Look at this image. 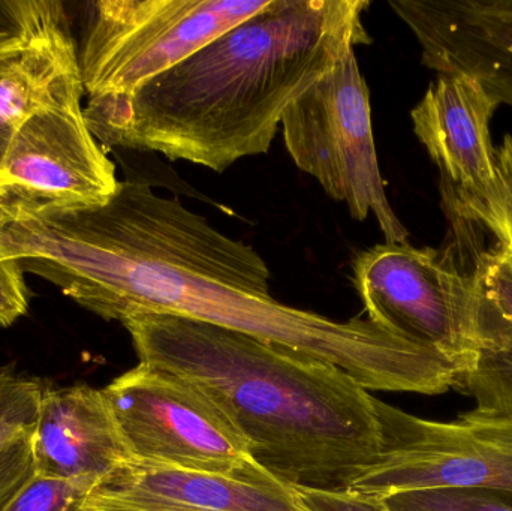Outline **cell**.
<instances>
[{"label":"cell","instance_id":"obj_1","mask_svg":"<svg viewBox=\"0 0 512 511\" xmlns=\"http://www.w3.org/2000/svg\"><path fill=\"white\" fill-rule=\"evenodd\" d=\"M6 212L9 257L104 320L204 321L331 363L366 390L442 395L456 386L454 363L372 321L283 305L252 246L149 183L120 182L107 203L90 209Z\"/></svg>","mask_w":512,"mask_h":511},{"label":"cell","instance_id":"obj_2","mask_svg":"<svg viewBox=\"0 0 512 511\" xmlns=\"http://www.w3.org/2000/svg\"><path fill=\"white\" fill-rule=\"evenodd\" d=\"M369 0H270L254 17L129 95L83 108L108 146L158 152L216 173L264 155L289 105L357 45Z\"/></svg>","mask_w":512,"mask_h":511},{"label":"cell","instance_id":"obj_3","mask_svg":"<svg viewBox=\"0 0 512 511\" xmlns=\"http://www.w3.org/2000/svg\"><path fill=\"white\" fill-rule=\"evenodd\" d=\"M140 363L209 396L252 459L292 488L346 491L381 452L376 398L315 357L170 314L125 318Z\"/></svg>","mask_w":512,"mask_h":511},{"label":"cell","instance_id":"obj_4","mask_svg":"<svg viewBox=\"0 0 512 511\" xmlns=\"http://www.w3.org/2000/svg\"><path fill=\"white\" fill-rule=\"evenodd\" d=\"M282 128L295 165L333 200L345 203L352 219L366 221L372 213L387 242L408 243V230L385 192L369 87L355 51L289 105Z\"/></svg>","mask_w":512,"mask_h":511},{"label":"cell","instance_id":"obj_5","mask_svg":"<svg viewBox=\"0 0 512 511\" xmlns=\"http://www.w3.org/2000/svg\"><path fill=\"white\" fill-rule=\"evenodd\" d=\"M270 0H101L78 53L84 92L129 95Z\"/></svg>","mask_w":512,"mask_h":511},{"label":"cell","instance_id":"obj_6","mask_svg":"<svg viewBox=\"0 0 512 511\" xmlns=\"http://www.w3.org/2000/svg\"><path fill=\"white\" fill-rule=\"evenodd\" d=\"M381 452L346 491L382 498L423 489L512 491V420L472 410L456 422L412 416L376 399Z\"/></svg>","mask_w":512,"mask_h":511},{"label":"cell","instance_id":"obj_7","mask_svg":"<svg viewBox=\"0 0 512 511\" xmlns=\"http://www.w3.org/2000/svg\"><path fill=\"white\" fill-rule=\"evenodd\" d=\"M354 285L376 326L441 354L460 369L475 345V282L448 255L409 243L375 245L352 263Z\"/></svg>","mask_w":512,"mask_h":511},{"label":"cell","instance_id":"obj_8","mask_svg":"<svg viewBox=\"0 0 512 511\" xmlns=\"http://www.w3.org/2000/svg\"><path fill=\"white\" fill-rule=\"evenodd\" d=\"M102 393L131 461L209 474H236L255 462L227 414L171 372L140 363Z\"/></svg>","mask_w":512,"mask_h":511},{"label":"cell","instance_id":"obj_9","mask_svg":"<svg viewBox=\"0 0 512 511\" xmlns=\"http://www.w3.org/2000/svg\"><path fill=\"white\" fill-rule=\"evenodd\" d=\"M119 186L116 165L87 126L81 104L30 117L0 167V201L30 212L101 206Z\"/></svg>","mask_w":512,"mask_h":511},{"label":"cell","instance_id":"obj_10","mask_svg":"<svg viewBox=\"0 0 512 511\" xmlns=\"http://www.w3.org/2000/svg\"><path fill=\"white\" fill-rule=\"evenodd\" d=\"M83 511H307L297 491L256 462L209 474L128 461L99 480Z\"/></svg>","mask_w":512,"mask_h":511},{"label":"cell","instance_id":"obj_11","mask_svg":"<svg viewBox=\"0 0 512 511\" xmlns=\"http://www.w3.org/2000/svg\"><path fill=\"white\" fill-rule=\"evenodd\" d=\"M421 47V62L438 74L478 78L512 107V0H390Z\"/></svg>","mask_w":512,"mask_h":511},{"label":"cell","instance_id":"obj_12","mask_svg":"<svg viewBox=\"0 0 512 511\" xmlns=\"http://www.w3.org/2000/svg\"><path fill=\"white\" fill-rule=\"evenodd\" d=\"M499 107L478 78L444 72L411 111L415 135L441 171L444 195L481 197L495 185L490 123Z\"/></svg>","mask_w":512,"mask_h":511},{"label":"cell","instance_id":"obj_13","mask_svg":"<svg viewBox=\"0 0 512 511\" xmlns=\"http://www.w3.org/2000/svg\"><path fill=\"white\" fill-rule=\"evenodd\" d=\"M30 449L45 479L98 483L131 461L104 393L86 384L44 389Z\"/></svg>","mask_w":512,"mask_h":511},{"label":"cell","instance_id":"obj_14","mask_svg":"<svg viewBox=\"0 0 512 511\" xmlns=\"http://www.w3.org/2000/svg\"><path fill=\"white\" fill-rule=\"evenodd\" d=\"M84 93L68 24L0 51V167L12 138L30 117L81 104Z\"/></svg>","mask_w":512,"mask_h":511},{"label":"cell","instance_id":"obj_15","mask_svg":"<svg viewBox=\"0 0 512 511\" xmlns=\"http://www.w3.org/2000/svg\"><path fill=\"white\" fill-rule=\"evenodd\" d=\"M475 345L454 389L474 399L475 411L512 420V255L498 245L478 254Z\"/></svg>","mask_w":512,"mask_h":511},{"label":"cell","instance_id":"obj_16","mask_svg":"<svg viewBox=\"0 0 512 511\" xmlns=\"http://www.w3.org/2000/svg\"><path fill=\"white\" fill-rule=\"evenodd\" d=\"M496 182L481 197L444 195V201L463 221L487 228L499 248L512 255V135H505L495 152Z\"/></svg>","mask_w":512,"mask_h":511},{"label":"cell","instance_id":"obj_17","mask_svg":"<svg viewBox=\"0 0 512 511\" xmlns=\"http://www.w3.org/2000/svg\"><path fill=\"white\" fill-rule=\"evenodd\" d=\"M379 501L388 511H512V491L507 489H423Z\"/></svg>","mask_w":512,"mask_h":511},{"label":"cell","instance_id":"obj_18","mask_svg":"<svg viewBox=\"0 0 512 511\" xmlns=\"http://www.w3.org/2000/svg\"><path fill=\"white\" fill-rule=\"evenodd\" d=\"M44 389L36 381L0 369V452L32 437Z\"/></svg>","mask_w":512,"mask_h":511},{"label":"cell","instance_id":"obj_19","mask_svg":"<svg viewBox=\"0 0 512 511\" xmlns=\"http://www.w3.org/2000/svg\"><path fill=\"white\" fill-rule=\"evenodd\" d=\"M92 480H57L33 474L0 511H83Z\"/></svg>","mask_w":512,"mask_h":511},{"label":"cell","instance_id":"obj_20","mask_svg":"<svg viewBox=\"0 0 512 511\" xmlns=\"http://www.w3.org/2000/svg\"><path fill=\"white\" fill-rule=\"evenodd\" d=\"M66 23L62 3L0 0V51Z\"/></svg>","mask_w":512,"mask_h":511},{"label":"cell","instance_id":"obj_21","mask_svg":"<svg viewBox=\"0 0 512 511\" xmlns=\"http://www.w3.org/2000/svg\"><path fill=\"white\" fill-rule=\"evenodd\" d=\"M29 306L24 270L14 257L0 260V326L9 327L23 317Z\"/></svg>","mask_w":512,"mask_h":511},{"label":"cell","instance_id":"obj_22","mask_svg":"<svg viewBox=\"0 0 512 511\" xmlns=\"http://www.w3.org/2000/svg\"><path fill=\"white\" fill-rule=\"evenodd\" d=\"M33 476L30 437L21 438L0 452V507Z\"/></svg>","mask_w":512,"mask_h":511},{"label":"cell","instance_id":"obj_23","mask_svg":"<svg viewBox=\"0 0 512 511\" xmlns=\"http://www.w3.org/2000/svg\"><path fill=\"white\" fill-rule=\"evenodd\" d=\"M295 491L307 511H388L381 501L348 491H318L307 488H295Z\"/></svg>","mask_w":512,"mask_h":511},{"label":"cell","instance_id":"obj_24","mask_svg":"<svg viewBox=\"0 0 512 511\" xmlns=\"http://www.w3.org/2000/svg\"><path fill=\"white\" fill-rule=\"evenodd\" d=\"M6 225H8V213L0 203V260L9 257L8 249H6Z\"/></svg>","mask_w":512,"mask_h":511}]
</instances>
